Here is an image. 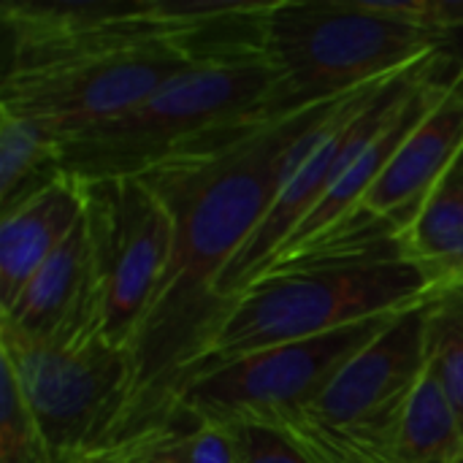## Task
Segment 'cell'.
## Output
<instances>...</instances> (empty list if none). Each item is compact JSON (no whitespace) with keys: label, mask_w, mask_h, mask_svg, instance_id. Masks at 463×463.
<instances>
[{"label":"cell","mask_w":463,"mask_h":463,"mask_svg":"<svg viewBox=\"0 0 463 463\" xmlns=\"http://www.w3.org/2000/svg\"><path fill=\"white\" fill-rule=\"evenodd\" d=\"M345 100L347 95L279 119L222 128L141 174L168 206L176 241L168 274L130 345V396L114 437L176 404L231 307L217 296L222 271Z\"/></svg>","instance_id":"1"},{"label":"cell","mask_w":463,"mask_h":463,"mask_svg":"<svg viewBox=\"0 0 463 463\" xmlns=\"http://www.w3.org/2000/svg\"><path fill=\"white\" fill-rule=\"evenodd\" d=\"M429 298V282L407 255L404 231L358 209L326 236L269 263L233 296L190 377L269 347L402 315Z\"/></svg>","instance_id":"2"},{"label":"cell","mask_w":463,"mask_h":463,"mask_svg":"<svg viewBox=\"0 0 463 463\" xmlns=\"http://www.w3.org/2000/svg\"><path fill=\"white\" fill-rule=\"evenodd\" d=\"M429 0H271L263 60L271 68L266 119L339 100L439 52Z\"/></svg>","instance_id":"3"},{"label":"cell","mask_w":463,"mask_h":463,"mask_svg":"<svg viewBox=\"0 0 463 463\" xmlns=\"http://www.w3.org/2000/svg\"><path fill=\"white\" fill-rule=\"evenodd\" d=\"M271 68L263 52L206 60L128 114L60 144V171L76 182L141 176L222 128L266 119Z\"/></svg>","instance_id":"4"},{"label":"cell","mask_w":463,"mask_h":463,"mask_svg":"<svg viewBox=\"0 0 463 463\" xmlns=\"http://www.w3.org/2000/svg\"><path fill=\"white\" fill-rule=\"evenodd\" d=\"M426 304L402 312L320 396L266 426L279 429L309 463H393L407 412L429 374Z\"/></svg>","instance_id":"5"},{"label":"cell","mask_w":463,"mask_h":463,"mask_svg":"<svg viewBox=\"0 0 463 463\" xmlns=\"http://www.w3.org/2000/svg\"><path fill=\"white\" fill-rule=\"evenodd\" d=\"M0 366L14 377L54 461L111 439L130 396V353L90 339L84 345L30 342L0 331Z\"/></svg>","instance_id":"6"},{"label":"cell","mask_w":463,"mask_h":463,"mask_svg":"<svg viewBox=\"0 0 463 463\" xmlns=\"http://www.w3.org/2000/svg\"><path fill=\"white\" fill-rule=\"evenodd\" d=\"M81 190L100 336L130 353L168 274L176 225L163 198L141 176L84 182Z\"/></svg>","instance_id":"7"},{"label":"cell","mask_w":463,"mask_h":463,"mask_svg":"<svg viewBox=\"0 0 463 463\" xmlns=\"http://www.w3.org/2000/svg\"><path fill=\"white\" fill-rule=\"evenodd\" d=\"M396 317L364 320L315 339L269 347L217 369H203L182 385L176 402L220 426L274 423L320 396Z\"/></svg>","instance_id":"8"},{"label":"cell","mask_w":463,"mask_h":463,"mask_svg":"<svg viewBox=\"0 0 463 463\" xmlns=\"http://www.w3.org/2000/svg\"><path fill=\"white\" fill-rule=\"evenodd\" d=\"M0 331L52 345H84L100 336V304L84 217L65 244L30 277L11 309L0 312Z\"/></svg>","instance_id":"9"},{"label":"cell","mask_w":463,"mask_h":463,"mask_svg":"<svg viewBox=\"0 0 463 463\" xmlns=\"http://www.w3.org/2000/svg\"><path fill=\"white\" fill-rule=\"evenodd\" d=\"M463 149V71L442 98L423 114L399 152L364 195L366 209L407 231L426 203L434 184L456 163Z\"/></svg>","instance_id":"10"},{"label":"cell","mask_w":463,"mask_h":463,"mask_svg":"<svg viewBox=\"0 0 463 463\" xmlns=\"http://www.w3.org/2000/svg\"><path fill=\"white\" fill-rule=\"evenodd\" d=\"M0 312L11 309L30 277L65 244L84 217V190L68 174L0 214Z\"/></svg>","instance_id":"11"},{"label":"cell","mask_w":463,"mask_h":463,"mask_svg":"<svg viewBox=\"0 0 463 463\" xmlns=\"http://www.w3.org/2000/svg\"><path fill=\"white\" fill-rule=\"evenodd\" d=\"M68 463H233V431L176 402L163 418Z\"/></svg>","instance_id":"12"},{"label":"cell","mask_w":463,"mask_h":463,"mask_svg":"<svg viewBox=\"0 0 463 463\" xmlns=\"http://www.w3.org/2000/svg\"><path fill=\"white\" fill-rule=\"evenodd\" d=\"M410 260L420 269L431 296L463 285V149L434 184L412 225L404 231Z\"/></svg>","instance_id":"13"},{"label":"cell","mask_w":463,"mask_h":463,"mask_svg":"<svg viewBox=\"0 0 463 463\" xmlns=\"http://www.w3.org/2000/svg\"><path fill=\"white\" fill-rule=\"evenodd\" d=\"M60 174V141L41 122L0 109V214Z\"/></svg>","instance_id":"14"},{"label":"cell","mask_w":463,"mask_h":463,"mask_svg":"<svg viewBox=\"0 0 463 463\" xmlns=\"http://www.w3.org/2000/svg\"><path fill=\"white\" fill-rule=\"evenodd\" d=\"M463 429L431 374L420 383L407 412L393 463H461Z\"/></svg>","instance_id":"15"},{"label":"cell","mask_w":463,"mask_h":463,"mask_svg":"<svg viewBox=\"0 0 463 463\" xmlns=\"http://www.w3.org/2000/svg\"><path fill=\"white\" fill-rule=\"evenodd\" d=\"M426 307L429 374L448 396L463 429V285L434 293Z\"/></svg>","instance_id":"16"},{"label":"cell","mask_w":463,"mask_h":463,"mask_svg":"<svg viewBox=\"0 0 463 463\" xmlns=\"http://www.w3.org/2000/svg\"><path fill=\"white\" fill-rule=\"evenodd\" d=\"M0 463H57L46 448L14 377L0 366Z\"/></svg>","instance_id":"17"},{"label":"cell","mask_w":463,"mask_h":463,"mask_svg":"<svg viewBox=\"0 0 463 463\" xmlns=\"http://www.w3.org/2000/svg\"><path fill=\"white\" fill-rule=\"evenodd\" d=\"M233 431V463H309L301 450L274 426L236 423Z\"/></svg>","instance_id":"18"},{"label":"cell","mask_w":463,"mask_h":463,"mask_svg":"<svg viewBox=\"0 0 463 463\" xmlns=\"http://www.w3.org/2000/svg\"><path fill=\"white\" fill-rule=\"evenodd\" d=\"M426 22L439 38V52L463 68V0H429Z\"/></svg>","instance_id":"19"},{"label":"cell","mask_w":463,"mask_h":463,"mask_svg":"<svg viewBox=\"0 0 463 463\" xmlns=\"http://www.w3.org/2000/svg\"><path fill=\"white\" fill-rule=\"evenodd\" d=\"M461 463H463V461H461Z\"/></svg>","instance_id":"20"}]
</instances>
